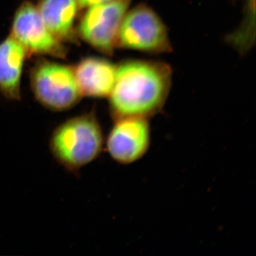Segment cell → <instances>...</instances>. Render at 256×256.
Wrapping results in <instances>:
<instances>
[{"label": "cell", "mask_w": 256, "mask_h": 256, "mask_svg": "<svg viewBox=\"0 0 256 256\" xmlns=\"http://www.w3.org/2000/svg\"><path fill=\"white\" fill-rule=\"evenodd\" d=\"M172 84V69L163 62L129 60L117 66L116 82L108 96L114 120L149 119L164 107Z\"/></svg>", "instance_id": "6da1fadb"}, {"label": "cell", "mask_w": 256, "mask_h": 256, "mask_svg": "<svg viewBox=\"0 0 256 256\" xmlns=\"http://www.w3.org/2000/svg\"><path fill=\"white\" fill-rule=\"evenodd\" d=\"M104 134L95 114L72 118L56 128L50 140L52 154L69 171H78L98 158Z\"/></svg>", "instance_id": "7a4b0ae2"}, {"label": "cell", "mask_w": 256, "mask_h": 256, "mask_svg": "<svg viewBox=\"0 0 256 256\" xmlns=\"http://www.w3.org/2000/svg\"><path fill=\"white\" fill-rule=\"evenodd\" d=\"M116 47L148 54L171 52L168 28L156 12L146 4L128 10L118 34Z\"/></svg>", "instance_id": "3957f363"}, {"label": "cell", "mask_w": 256, "mask_h": 256, "mask_svg": "<svg viewBox=\"0 0 256 256\" xmlns=\"http://www.w3.org/2000/svg\"><path fill=\"white\" fill-rule=\"evenodd\" d=\"M31 84L36 100L52 110H68L82 96L74 69L54 62H38L32 69Z\"/></svg>", "instance_id": "277c9868"}, {"label": "cell", "mask_w": 256, "mask_h": 256, "mask_svg": "<svg viewBox=\"0 0 256 256\" xmlns=\"http://www.w3.org/2000/svg\"><path fill=\"white\" fill-rule=\"evenodd\" d=\"M131 0H112L87 8L78 26L80 36L96 50L112 54Z\"/></svg>", "instance_id": "5b68a950"}, {"label": "cell", "mask_w": 256, "mask_h": 256, "mask_svg": "<svg viewBox=\"0 0 256 256\" xmlns=\"http://www.w3.org/2000/svg\"><path fill=\"white\" fill-rule=\"evenodd\" d=\"M142 118H122L114 124L106 141L108 152L114 161L130 164L146 154L151 142L149 121Z\"/></svg>", "instance_id": "8992f818"}, {"label": "cell", "mask_w": 256, "mask_h": 256, "mask_svg": "<svg viewBox=\"0 0 256 256\" xmlns=\"http://www.w3.org/2000/svg\"><path fill=\"white\" fill-rule=\"evenodd\" d=\"M12 36L26 52L62 58L66 54L60 41L50 33L36 6L30 2L18 8L13 20Z\"/></svg>", "instance_id": "52a82bcc"}, {"label": "cell", "mask_w": 256, "mask_h": 256, "mask_svg": "<svg viewBox=\"0 0 256 256\" xmlns=\"http://www.w3.org/2000/svg\"><path fill=\"white\" fill-rule=\"evenodd\" d=\"M74 70L82 96H110L116 82L117 66L104 58L89 57L82 60Z\"/></svg>", "instance_id": "ba28073f"}, {"label": "cell", "mask_w": 256, "mask_h": 256, "mask_svg": "<svg viewBox=\"0 0 256 256\" xmlns=\"http://www.w3.org/2000/svg\"><path fill=\"white\" fill-rule=\"evenodd\" d=\"M26 50L12 36L0 44V92L10 99L21 98L20 82Z\"/></svg>", "instance_id": "9c48e42d"}, {"label": "cell", "mask_w": 256, "mask_h": 256, "mask_svg": "<svg viewBox=\"0 0 256 256\" xmlns=\"http://www.w3.org/2000/svg\"><path fill=\"white\" fill-rule=\"evenodd\" d=\"M77 0H41L37 9L50 33L60 41L74 37Z\"/></svg>", "instance_id": "30bf717a"}, {"label": "cell", "mask_w": 256, "mask_h": 256, "mask_svg": "<svg viewBox=\"0 0 256 256\" xmlns=\"http://www.w3.org/2000/svg\"><path fill=\"white\" fill-rule=\"evenodd\" d=\"M112 0H77L78 6L82 9H86L96 4H102V3L108 2Z\"/></svg>", "instance_id": "8fae6325"}]
</instances>
